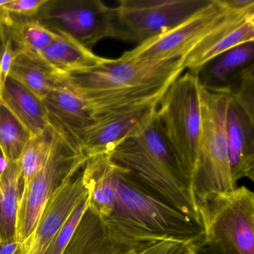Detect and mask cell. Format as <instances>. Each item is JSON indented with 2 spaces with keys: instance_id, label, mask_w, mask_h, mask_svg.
Wrapping results in <instances>:
<instances>
[{
  "instance_id": "cell-1",
  "label": "cell",
  "mask_w": 254,
  "mask_h": 254,
  "mask_svg": "<svg viewBox=\"0 0 254 254\" xmlns=\"http://www.w3.org/2000/svg\"><path fill=\"white\" fill-rule=\"evenodd\" d=\"M185 59L146 62L120 57L65 75L66 87L86 101L93 117L157 104L184 71Z\"/></svg>"
},
{
  "instance_id": "cell-2",
  "label": "cell",
  "mask_w": 254,
  "mask_h": 254,
  "mask_svg": "<svg viewBox=\"0 0 254 254\" xmlns=\"http://www.w3.org/2000/svg\"><path fill=\"white\" fill-rule=\"evenodd\" d=\"M109 154L153 194L201 225L191 181L171 147L157 113Z\"/></svg>"
},
{
  "instance_id": "cell-3",
  "label": "cell",
  "mask_w": 254,
  "mask_h": 254,
  "mask_svg": "<svg viewBox=\"0 0 254 254\" xmlns=\"http://www.w3.org/2000/svg\"><path fill=\"white\" fill-rule=\"evenodd\" d=\"M111 175L114 199L102 220L113 231L131 239H173L192 246L203 241L201 225L153 194L113 160Z\"/></svg>"
},
{
  "instance_id": "cell-4",
  "label": "cell",
  "mask_w": 254,
  "mask_h": 254,
  "mask_svg": "<svg viewBox=\"0 0 254 254\" xmlns=\"http://www.w3.org/2000/svg\"><path fill=\"white\" fill-rule=\"evenodd\" d=\"M228 95L200 86L202 124L197 160L191 177L193 194L198 205L218 193L235 190L226 137Z\"/></svg>"
},
{
  "instance_id": "cell-5",
  "label": "cell",
  "mask_w": 254,
  "mask_h": 254,
  "mask_svg": "<svg viewBox=\"0 0 254 254\" xmlns=\"http://www.w3.org/2000/svg\"><path fill=\"white\" fill-rule=\"evenodd\" d=\"M202 243L221 254H254V193L245 186L198 205Z\"/></svg>"
},
{
  "instance_id": "cell-6",
  "label": "cell",
  "mask_w": 254,
  "mask_h": 254,
  "mask_svg": "<svg viewBox=\"0 0 254 254\" xmlns=\"http://www.w3.org/2000/svg\"><path fill=\"white\" fill-rule=\"evenodd\" d=\"M156 113L191 184L202 124L197 75L186 71L177 78L160 99Z\"/></svg>"
},
{
  "instance_id": "cell-7",
  "label": "cell",
  "mask_w": 254,
  "mask_h": 254,
  "mask_svg": "<svg viewBox=\"0 0 254 254\" xmlns=\"http://www.w3.org/2000/svg\"><path fill=\"white\" fill-rule=\"evenodd\" d=\"M53 130L48 157L29 187L22 191L19 200L16 240L20 244L33 233L52 194L66 180L79 172L87 161L72 142Z\"/></svg>"
},
{
  "instance_id": "cell-8",
  "label": "cell",
  "mask_w": 254,
  "mask_h": 254,
  "mask_svg": "<svg viewBox=\"0 0 254 254\" xmlns=\"http://www.w3.org/2000/svg\"><path fill=\"white\" fill-rule=\"evenodd\" d=\"M212 0H121L114 8V38L141 45L178 27Z\"/></svg>"
},
{
  "instance_id": "cell-9",
  "label": "cell",
  "mask_w": 254,
  "mask_h": 254,
  "mask_svg": "<svg viewBox=\"0 0 254 254\" xmlns=\"http://www.w3.org/2000/svg\"><path fill=\"white\" fill-rule=\"evenodd\" d=\"M36 19L90 51L101 40L115 37L114 8L100 0H47Z\"/></svg>"
},
{
  "instance_id": "cell-10",
  "label": "cell",
  "mask_w": 254,
  "mask_h": 254,
  "mask_svg": "<svg viewBox=\"0 0 254 254\" xmlns=\"http://www.w3.org/2000/svg\"><path fill=\"white\" fill-rule=\"evenodd\" d=\"M194 247L173 239L127 237L87 207L63 254H195Z\"/></svg>"
},
{
  "instance_id": "cell-11",
  "label": "cell",
  "mask_w": 254,
  "mask_h": 254,
  "mask_svg": "<svg viewBox=\"0 0 254 254\" xmlns=\"http://www.w3.org/2000/svg\"><path fill=\"white\" fill-rule=\"evenodd\" d=\"M230 10L224 0H212L206 8L178 27L126 52L121 57L146 62L186 59L227 17Z\"/></svg>"
},
{
  "instance_id": "cell-12",
  "label": "cell",
  "mask_w": 254,
  "mask_h": 254,
  "mask_svg": "<svg viewBox=\"0 0 254 254\" xmlns=\"http://www.w3.org/2000/svg\"><path fill=\"white\" fill-rule=\"evenodd\" d=\"M231 8L225 19L187 56L184 67L197 75L208 62L245 43L254 41V0H224Z\"/></svg>"
},
{
  "instance_id": "cell-13",
  "label": "cell",
  "mask_w": 254,
  "mask_h": 254,
  "mask_svg": "<svg viewBox=\"0 0 254 254\" xmlns=\"http://www.w3.org/2000/svg\"><path fill=\"white\" fill-rule=\"evenodd\" d=\"M157 105H141L97 116L93 124L78 134L80 151L87 160L99 154H110L151 118Z\"/></svg>"
},
{
  "instance_id": "cell-14",
  "label": "cell",
  "mask_w": 254,
  "mask_h": 254,
  "mask_svg": "<svg viewBox=\"0 0 254 254\" xmlns=\"http://www.w3.org/2000/svg\"><path fill=\"white\" fill-rule=\"evenodd\" d=\"M87 195L81 169L52 194L33 233L21 244L23 254H44L74 209Z\"/></svg>"
},
{
  "instance_id": "cell-15",
  "label": "cell",
  "mask_w": 254,
  "mask_h": 254,
  "mask_svg": "<svg viewBox=\"0 0 254 254\" xmlns=\"http://www.w3.org/2000/svg\"><path fill=\"white\" fill-rule=\"evenodd\" d=\"M228 95V94H227ZM226 137L233 183L243 178L254 181V117L228 95Z\"/></svg>"
},
{
  "instance_id": "cell-16",
  "label": "cell",
  "mask_w": 254,
  "mask_h": 254,
  "mask_svg": "<svg viewBox=\"0 0 254 254\" xmlns=\"http://www.w3.org/2000/svg\"><path fill=\"white\" fill-rule=\"evenodd\" d=\"M42 101L50 127L79 150L77 142L78 134L94 122L93 113L86 101L66 86L53 90Z\"/></svg>"
},
{
  "instance_id": "cell-17",
  "label": "cell",
  "mask_w": 254,
  "mask_h": 254,
  "mask_svg": "<svg viewBox=\"0 0 254 254\" xmlns=\"http://www.w3.org/2000/svg\"><path fill=\"white\" fill-rule=\"evenodd\" d=\"M65 75L52 66L41 54L15 50L9 76L41 100L53 90L65 87Z\"/></svg>"
},
{
  "instance_id": "cell-18",
  "label": "cell",
  "mask_w": 254,
  "mask_h": 254,
  "mask_svg": "<svg viewBox=\"0 0 254 254\" xmlns=\"http://www.w3.org/2000/svg\"><path fill=\"white\" fill-rule=\"evenodd\" d=\"M254 41L237 46L208 62L197 74L201 87L222 92L247 68L254 65Z\"/></svg>"
},
{
  "instance_id": "cell-19",
  "label": "cell",
  "mask_w": 254,
  "mask_h": 254,
  "mask_svg": "<svg viewBox=\"0 0 254 254\" xmlns=\"http://www.w3.org/2000/svg\"><path fill=\"white\" fill-rule=\"evenodd\" d=\"M0 102L32 136L41 134L50 127L43 101L11 77L5 81Z\"/></svg>"
},
{
  "instance_id": "cell-20",
  "label": "cell",
  "mask_w": 254,
  "mask_h": 254,
  "mask_svg": "<svg viewBox=\"0 0 254 254\" xmlns=\"http://www.w3.org/2000/svg\"><path fill=\"white\" fill-rule=\"evenodd\" d=\"M41 56L62 73H75L105 63L108 59L99 57L71 38L58 35Z\"/></svg>"
},
{
  "instance_id": "cell-21",
  "label": "cell",
  "mask_w": 254,
  "mask_h": 254,
  "mask_svg": "<svg viewBox=\"0 0 254 254\" xmlns=\"http://www.w3.org/2000/svg\"><path fill=\"white\" fill-rule=\"evenodd\" d=\"M0 17L6 39L16 50L41 54L58 35L42 26L36 18L15 17L1 8Z\"/></svg>"
},
{
  "instance_id": "cell-22",
  "label": "cell",
  "mask_w": 254,
  "mask_h": 254,
  "mask_svg": "<svg viewBox=\"0 0 254 254\" xmlns=\"http://www.w3.org/2000/svg\"><path fill=\"white\" fill-rule=\"evenodd\" d=\"M22 187L19 162L7 163L0 174V242L16 240L17 210Z\"/></svg>"
},
{
  "instance_id": "cell-23",
  "label": "cell",
  "mask_w": 254,
  "mask_h": 254,
  "mask_svg": "<svg viewBox=\"0 0 254 254\" xmlns=\"http://www.w3.org/2000/svg\"><path fill=\"white\" fill-rule=\"evenodd\" d=\"M32 135L0 102V152L7 163L18 161Z\"/></svg>"
},
{
  "instance_id": "cell-24",
  "label": "cell",
  "mask_w": 254,
  "mask_h": 254,
  "mask_svg": "<svg viewBox=\"0 0 254 254\" xmlns=\"http://www.w3.org/2000/svg\"><path fill=\"white\" fill-rule=\"evenodd\" d=\"M53 130L49 127L44 133L31 136L25 145L18 162L22 177V191L29 187L48 157L53 141Z\"/></svg>"
},
{
  "instance_id": "cell-25",
  "label": "cell",
  "mask_w": 254,
  "mask_h": 254,
  "mask_svg": "<svg viewBox=\"0 0 254 254\" xmlns=\"http://www.w3.org/2000/svg\"><path fill=\"white\" fill-rule=\"evenodd\" d=\"M222 93L228 94L254 117V64L247 68Z\"/></svg>"
},
{
  "instance_id": "cell-26",
  "label": "cell",
  "mask_w": 254,
  "mask_h": 254,
  "mask_svg": "<svg viewBox=\"0 0 254 254\" xmlns=\"http://www.w3.org/2000/svg\"><path fill=\"white\" fill-rule=\"evenodd\" d=\"M89 194L84 197L76 206L67 221L64 224L59 233L55 236L51 243L49 245L44 254H63L75 233V229L81 221L86 209L88 207Z\"/></svg>"
},
{
  "instance_id": "cell-27",
  "label": "cell",
  "mask_w": 254,
  "mask_h": 254,
  "mask_svg": "<svg viewBox=\"0 0 254 254\" xmlns=\"http://www.w3.org/2000/svg\"><path fill=\"white\" fill-rule=\"evenodd\" d=\"M47 0H14L8 1L0 8L5 12L23 18H36L40 8Z\"/></svg>"
},
{
  "instance_id": "cell-28",
  "label": "cell",
  "mask_w": 254,
  "mask_h": 254,
  "mask_svg": "<svg viewBox=\"0 0 254 254\" xmlns=\"http://www.w3.org/2000/svg\"><path fill=\"white\" fill-rule=\"evenodd\" d=\"M14 55H15V50L11 42L7 40L3 55L0 59V96L2 94L5 81L9 76Z\"/></svg>"
},
{
  "instance_id": "cell-29",
  "label": "cell",
  "mask_w": 254,
  "mask_h": 254,
  "mask_svg": "<svg viewBox=\"0 0 254 254\" xmlns=\"http://www.w3.org/2000/svg\"><path fill=\"white\" fill-rule=\"evenodd\" d=\"M0 254H23L22 245L17 240L0 242Z\"/></svg>"
},
{
  "instance_id": "cell-30",
  "label": "cell",
  "mask_w": 254,
  "mask_h": 254,
  "mask_svg": "<svg viewBox=\"0 0 254 254\" xmlns=\"http://www.w3.org/2000/svg\"><path fill=\"white\" fill-rule=\"evenodd\" d=\"M194 249H195V254H221L209 247L203 245L202 242L196 245Z\"/></svg>"
},
{
  "instance_id": "cell-31",
  "label": "cell",
  "mask_w": 254,
  "mask_h": 254,
  "mask_svg": "<svg viewBox=\"0 0 254 254\" xmlns=\"http://www.w3.org/2000/svg\"><path fill=\"white\" fill-rule=\"evenodd\" d=\"M6 42V37H5L3 27H2V21H1V17H0V59H1L2 55H3Z\"/></svg>"
},
{
  "instance_id": "cell-32",
  "label": "cell",
  "mask_w": 254,
  "mask_h": 254,
  "mask_svg": "<svg viewBox=\"0 0 254 254\" xmlns=\"http://www.w3.org/2000/svg\"><path fill=\"white\" fill-rule=\"evenodd\" d=\"M7 2H8V0H0V6L5 5Z\"/></svg>"
}]
</instances>
